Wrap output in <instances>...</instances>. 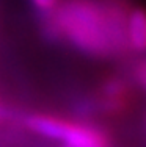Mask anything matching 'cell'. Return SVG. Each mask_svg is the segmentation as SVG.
Returning a JSON list of instances; mask_svg holds the SVG:
<instances>
[{"instance_id": "cell-1", "label": "cell", "mask_w": 146, "mask_h": 147, "mask_svg": "<svg viewBox=\"0 0 146 147\" xmlns=\"http://www.w3.org/2000/svg\"><path fill=\"white\" fill-rule=\"evenodd\" d=\"M129 0H60L54 9L63 41L91 58H121L130 53Z\"/></svg>"}, {"instance_id": "cell-2", "label": "cell", "mask_w": 146, "mask_h": 147, "mask_svg": "<svg viewBox=\"0 0 146 147\" xmlns=\"http://www.w3.org/2000/svg\"><path fill=\"white\" fill-rule=\"evenodd\" d=\"M99 113L107 116H118L129 108L130 103V85L124 77H107L99 86L96 96Z\"/></svg>"}, {"instance_id": "cell-3", "label": "cell", "mask_w": 146, "mask_h": 147, "mask_svg": "<svg viewBox=\"0 0 146 147\" xmlns=\"http://www.w3.org/2000/svg\"><path fill=\"white\" fill-rule=\"evenodd\" d=\"M127 38L130 50L146 52V8L135 6L127 19Z\"/></svg>"}, {"instance_id": "cell-4", "label": "cell", "mask_w": 146, "mask_h": 147, "mask_svg": "<svg viewBox=\"0 0 146 147\" xmlns=\"http://www.w3.org/2000/svg\"><path fill=\"white\" fill-rule=\"evenodd\" d=\"M30 2V6L35 11L36 16H41V14H50L54 13V9L58 6L60 0H29Z\"/></svg>"}, {"instance_id": "cell-5", "label": "cell", "mask_w": 146, "mask_h": 147, "mask_svg": "<svg viewBox=\"0 0 146 147\" xmlns=\"http://www.w3.org/2000/svg\"><path fill=\"white\" fill-rule=\"evenodd\" d=\"M130 75L138 85L145 86L146 88V58L145 59H140L137 61L130 69Z\"/></svg>"}, {"instance_id": "cell-6", "label": "cell", "mask_w": 146, "mask_h": 147, "mask_svg": "<svg viewBox=\"0 0 146 147\" xmlns=\"http://www.w3.org/2000/svg\"><path fill=\"white\" fill-rule=\"evenodd\" d=\"M3 111H5V110H3V108H2V107H0V117H2V116H3V114H6V113H3Z\"/></svg>"}]
</instances>
